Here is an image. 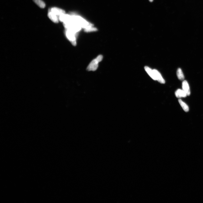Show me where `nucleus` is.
I'll use <instances>...</instances> for the list:
<instances>
[{
	"label": "nucleus",
	"instance_id": "9d476101",
	"mask_svg": "<svg viewBox=\"0 0 203 203\" xmlns=\"http://www.w3.org/2000/svg\"><path fill=\"white\" fill-rule=\"evenodd\" d=\"M33 1L40 8H44L45 7L46 4L42 0H33Z\"/></svg>",
	"mask_w": 203,
	"mask_h": 203
},
{
	"label": "nucleus",
	"instance_id": "f257e3e1",
	"mask_svg": "<svg viewBox=\"0 0 203 203\" xmlns=\"http://www.w3.org/2000/svg\"><path fill=\"white\" fill-rule=\"evenodd\" d=\"M103 59L102 55H99L95 59L92 61L88 66L87 70L88 71H95L98 68L99 63L101 62Z\"/></svg>",
	"mask_w": 203,
	"mask_h": 203
},
{
	"label": "nucleus",
	"instance_id": "423d86ee",
	"mask_svg": "<svg viewBox=\"0 0 203 203\" xmlns=\"http://www.w3.org/2000/svg\"><path fill=\"white\" fill-rule=\"evenodd\" d=\"M182 90L187 94V96H189L190 94V91L189 86L188 82L186 80H184L182 83Z\"/></svg>",
	"mask_w": 203,
	"mask_h": 203
},
{
	"label": "nucleus",
	"instance_id": "39448f33",
	"mask_svg": "<svg viewBox=\"0 0 203 203\" xmlns=\"http://www.w3.org/2000/svg\"><path fill=\"white\" fill-rule=\"evenodd\" d=\"M48 16L49 19L55 23H58L59 21V17L49 9L48 13Z\"/></svg>",
	"mask_w": 203,
	"mask_h": 203
},
{
	"label": "nucleus",
	"instance_id": "6e6552de",
	"mask_svg": "<svg viewBox=\"0 0 203 203\" xmlns=\"http://www.w3.org/2000/svg\"><path fill=\"white\" fill-rule=\"evenodd\" d=\"M178 101L181 106L186 112H188L189 110V108L188 105L185 102H183L181 99H179Z\"/></svg>",
	"mask_w": 203,
	"mask_h": 203
},
{
	"label": "nucleus",
	"instance_id": "7ed1b4c3",
	"mask_svg": "<svg viewBox=\"0 0 203 203\" xmlns=\"http://www.w3.org/2000/svg\"><path fill=\"white\" fill-rule=\"evenodd\" d=\"M153 72L154 77V80H157L161 84H165V81L164 79L160 73L156 69H153Z\"/></svg>",
	"mask_w": 203,
	"mask_h": 203
},
{
	"label": "nucleus",
	"instance_id": "20e7f679",
	"mask_svg": "<svg viewBox=\"0 0 203 203\" xmlns=\"http://www.w3.org/2000/svg\"><path fill=\"white\" fill-rule=\"evenodd\" d=\"M49 10L55 15L57 16L59 18L61 15L66 13L65 10L57 7H52Z\"/></svg>",
	"mask_w": 203,
	"mask_h": 203
},
{
	"label": "nucleus",
	"instance_id": "9b49d317",
	"mask_svg": "<svg viewBox=\"0 0 203 203\" xmlns=\"http://www.w3.org/2000/svg\"><path fill=\"white\" fill-rule=\"evenodd\" d=\"M150 2H152L153 1V0H149Z\"/></svg>",
	"mask_w": 203,
	"mask_h": 203
},
{
	"label": "nucleus",
	"instance_id": "0eeeda50",
	"mask_svg": "<svg viewBox=\"0 0 203 203\" xmlns=\"http://www.w3.org/2000/svg\"><path fill=\"white\" fill-rule=\"evenodd\" d=\"M175 95L177 98L185 97L187 96V94L183 90L179 89L175 92Z\"/></svg>",
	"mask_w": 203,
	"mask_h": 203
},
{
	"label": "nucleus",
	"instance_id": "f03ea898",
	"mask_svg": "<svg viewBox=\"0 0 203 203\" xmlns=\"http://www.w3.org/2000/svg\"><path fill=\"white\" fill-rule=\"evenodd\" d=\"M77 33L70 30L66 29V34L69 41H71L73 45H76V38Z\"/></svg>",
	"mask_w": 203,
	"mask_h": 203
},
{
	"label": "nucleus",
	"instance_id": "1a4fd4ad",
	"mask_svg": "<svg viewBox=\"0 0 203 203\" xmlns=\"http://www.w3.org/2000/svg\"><path fill=\"white\" fill-rule=\"evenodd\" d=\"M177 75L178 79L181 80H183L185 79V77L181 69H178L177 71Z\"/></svg>",
	"mask_w": 203,
	"mask_h": 203
}]
</instances>
